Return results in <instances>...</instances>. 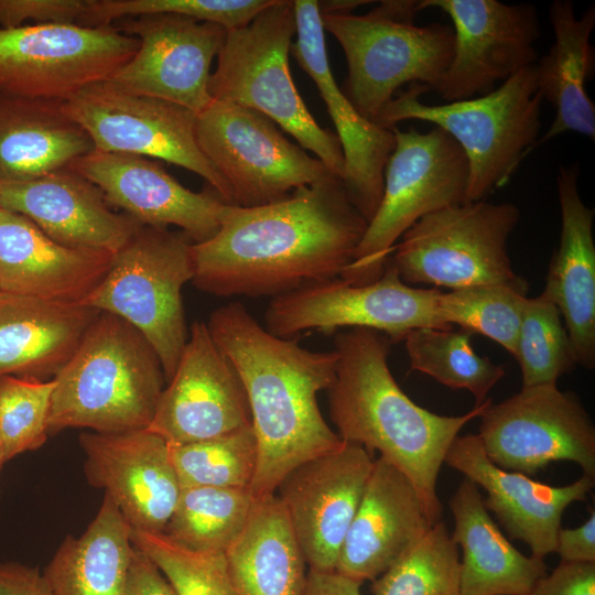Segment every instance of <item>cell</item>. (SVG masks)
I'll use <instances>...</instances> for the list:
<instances>
[{"label":"cell","mask_w":595,"mask_h":595,"mask_svg":"<svg viewBox=\"0 0 595 595\" xmlns=\"http://www.w3.org/2000/svg\"><path fill=\"white\" fill-rule=\"evenodd\" d=\"M367 225L335 175L271 204H229L218 231L192 245V281L217 296L274 298L338 278Z\"/></svg>","instance_id":"cell-1"},{"label":"cell","mask_w":595,"mask_h":595,"mask_svg":"<svg viewBox=\"0 0 595 595\" xmlns=\"http://www.w3.org/2000/svg\"><path fill=\"white\" fill-rule=\"evenodd\" d=\"M206 324L247 393L258 448L250 491L261 499L296 466L342 445L317 403L335 380L337 354L269 333L240 302L216 309Z\"/></svg>","instance_id":"cell-2"},{"label":"cell","mask_w":595,"mask_h":595,"mask_svg":"<svg viewBox=\"0 0 595 595\" xmlns=\"http://www.w3.org/2000/svg\"><path fill=\"white\" fill-rule=\"evenodd\" d=\"M391 339L361 327L335 336L336 376L328 389L329 415L343 441L364 446L399 469L418 491L432 522L441 520L436 480L462 428L491 402L458 416L431 412L399 387L388 365Z\"/></svg>","instance_id":"cell-3"},{"label":"cell","mask_w":595,"mask_h":595,"mask_svg":"<svg viewBox=\"0 0 595 595\" xmlns=\"http://www.w3.org/2000/svg\"><path fill=\"white\" fill-rule=\"evenodd\" d=\"M48 433L147 429L165 387L149 340L121 317L99 312L76 351L53 378Z\"/></svg>","instance_id":"cell-4"},{"label":"cell","mask_w":595,"mask_h":595,"mask_svg":"<svg viewBox=\"0 0 595 595\" xmlns=\"http://www.w3.org/2000/svg\"><path fill=\"white\" fill-rule=\"evenodd\" d=\"M429 90L424 85L410 84L382 109L376 123L391 129L412 119L444 130L467 160L466 202L485 201L511 178L523 158L537 147L543 99L536 64L493 91L469 99L426 105L420 96Z\"/></svg>","instance_id":"cell-5"},{"label":"cell","mask_w":595,"mask_h":595,"mask_svg":"<svg viewBox=\"0 0 595 595\" xmlns=\"http://www.w3.org/2000/svg\"><path fill=\"white\" fill-rule=\"evenodd\" d=\"M416 0H386L366 14L323 13L347 61L344 94L366 119L376 122L404 84L435 90L454 53L447 24L416 25Z\"/></svg>","instance_id":"cell-6"},{"label":"cell","mask_w":595,"mask_h":595,"mask_svg":"<svg viewBox=\"0 0 595 595\" xmlns=\"http://www.w3.org/2000/svg\"><path fill=\"white\" fill-rule=\"evenodd\" d=\"M295 32L293 1L272 0L247 25L227 31L208 90L214 100L263 113L343 178L340 142L315 121L290 73L289 53Z\"/></svg>","instance_id":"cell-7"},{"label":"cell","mask_w":595,"mask_h":595,"mask_svg":"<svg viewBox=\"0 0 595 595\" xmlns=\"http://www.w3.org/2000/svg\"><path fill=\"white\" fill-rule=\"evenodd\" d=\"M193 241L182 231L140 225L100 283L82 301L134 326L156 351L166 383L188 334L182 288L193 280Z\"/></svg>","instance_id":"cell-8"},{"label":"cell","mask_w":595,"mask_h":595,"mask_svg":"<svg viewBox=\"0 0 595 595\" xmlns=\"http://www.w3.org/2000/svg\"><path fill=\"white\" fill-rule=\"evenodd\" d=\"M392 131L396 143L380 204L339 275L354 285L380 278L397 240L419 219L466 202L468 164L450 134L437 127L424 133L413 128Z\"/></svg>","instance_id":"cell-9"},{"label":"cell","mask_w":595,"mask_h":595,"mask_svg":"<svg viewBox=\"0 0 595 595\" xmlns=\"http://www.w3.org/2000/svg\"><path fill=\"white\" fill-rule=\"evenodd\" d=\"M520 219L511 203L465 202L429 214L412 225L388 261L407 284L451 290L506 284L528 293L512 269L507 240Z\"/></svg>","instance_id":"cell-10"},{"label":"cell","mask_w":595,"mask_h":595,"mask_svg":"<svg viewBox=\"0 0 595 595\" xmlns=\"http://www.w3.org/2000/svg\"><path fill=\"white\" fill-rule=\"evenodd\" d=\"M277 126L255 109L214 99L197 115L198 145L228 183L232 205L271 204L334 175Z\"/></svg>","instance_id":"cell-11"},{"label":"cell","mask_w":595,"mask_h":595,"mask_svg":"<svg viewBox=\"0 0 595 595\" xmlns=\"http://www.w3.org/2000/svg\"><path fill=\"white\" fill-rule=\"evenodd\" d=\"M436 288H413L404 283L387 261L376 281L354 285L334 278L310 282L272 298L266 315V329L282 338L302 332L334 333L338 328H369L403 340L412 329H450L439 317Z\"/></svg>","instance_id":"cell-12"},{"label":"cell","mask_w":595,"mask_h":595,"mask_svg":"<svg viewBox=\"0 0 595 595\" xmlns=\"http://www.w3.org/2000/svg\"><path fill=\"white\" fill-rule=\"evenodd\" d=\"M139 44L112 24L0 28V94L65 101L83 87L108 79Z\"/></svg>","instance_id":"cell-13"},{"label":"cell","mask_w":595,"mask_h":595,"mask_svg":"<svg viewBox=\"0 0 595 595\" xmlns=\"http://www.w3.org/2000/svg\"><path fill=\"white\" fill-rule=\"evenodd\" d=\"M69 117L89 136L95 150L156 158L202 176L228 204V183L202 152L197 113L163 99L127 91L108 79L89 84L67 100Z\"/></svg>","instance_id":"cell-14"},{"label":"cell","mask_w":595,"mask_h":595,"mask_svg":"<svg viewBox=\"0 0 595 595\" xmlns=\"http://www.w3.org/2000/svg\"><path fill=\"white\" fill-rule=\"evenodd\" d=\"M479 418L477 435L500 468L529 476L570 461L595 478V426L574 392L556 383L522 386L512 397L490 402Z\"/></svg>","instance_id":"cell-15"},{"label":"cell","mask_w":595,"mask_h":595,"mask_svg":"<svg viewBox=\"0 0 595 595\" xmlns=\"http://www.w3.org/2000/svg\"><path fill=\"white\" fill-rule=\"evenodd\" d=\"M453 23L454 53L435 91L445 102L486 95L537 63L540 21L536 6L497 0H421Z\"/></svg>","instance_id":"cell-16"},{"label":"cell","mask_w":595,"mask_h":595,"mask_svg":"<svg viewBox=\"0 0 595 595\" xmlns=\"http://www.w3.org/2000/svg\"><path fill=\"white\" fill-rule=\"evenodd\" d=\"M112 24L139 40L136 54L108 80L132 94L202 112L213 98L210 64L225 41L219 24L170 13L125 18Z\"/></svg>","instance_id":"cell-17"},{"label":"cell","mask_w":595,"mask_h":595,"mask_svg":"<svg viewBox=\"0 0 595 595\" xmlns=\"http://www.w3.org/2000/svg\"><path fill=\"white\" fill-rule=\"evenodd\" d=\"M248 426L250 408L236 368L213 339L207 324L194 322L147 429L169 445H178Z\"/></svg>","instance_id":"cell-18"},{"label":"cell","mask_w":595,"mask_h":595,"mask_svg":"<svg viewBox=\"0 0 595 595\" xmlns=\"http://www.w3.org/2000/svg\"><path fill=\"white\" fill-rule=\"evenodd\" d=\"M364 446L336 450L292 469L275 490L310 570L336 571L374 465Z\"/></svg>","instance_id":"cell-19"},{"label":"cell","mask_w":595,"mask_h":595,"mask_svg":"<svg viewBox=\"0 0 595 595\" xmlns=\"http://www.w3.org/2000/svg\"><path fill=\"white\" fill-rule=\"evenodd\" d=\"M71 169L95 184L107 203L141 225H174L193 241L212 238L229 205L214 190L184 187L160 164L144 156L93 150Z\"/></svg>","instance_id":"cell-20"},{"label":"cell","mask_w":595,"mask_h":595,"mask_svg":"<svg viewBox=\"0 0 595 595\" xmlns=\"http://www.w3.org/2000/svg\"><path fill=\"white\" fill-rule=\"evenodd\" d=\"M293 8L296 41L291 52L327 107L344 155L342 181L351 203L369 221L380 204L385 169L394 149L392 128L364 118L338 87L328 63L318 1L295 0Z\"/></svg>","instance_id":"cell-21"},{"label":"cell","mask_w":595,"mask_h":595,"mask_svg":"<svg viewBox=\"0 0 595 595\" xmlns=\"http://www.w3.org/2000/svg\"><path fill=\"white\" fill-rule=\"evenodd\" d=\"M84 469L102 488L133 529L163 532L181 485L166 441L148 429L80 433Z\"/></svg>","instance_id":"cell-22"},{"label":"cell","mask_w":595,"mask_h":595,"mask_svg":"<svg viewBox=\"0 0 595 595\" xmlns=\"http://www.w3.org/2000/svg\"><path fill=\"white\" fill-rule=\"evenodd\" d=\"M444 463L482 487L487 493V510L512 539L523 541L531 555L540 559L555 552L565 509L584 501L594 487V477L587 475L565 486H552L500 468L489 459L477 434L456 436Z\"/></svg>","instance_id":"cell-23"},{"label":"cell","mask_w":595,"mask_h":595,"mask_svg":"<svg viewBox=\"0 0 595 595\" xmlns=\"http://www.w3.org/2000/svg\"><path fill=\"white\" fill-rule=\"evenodd\" d=\"M0 207L25 216L63 246L111 255L141 225L113 212L101 191L69 166L30 181L0 183Z\"/></svg>","instance_id":"cell-24"},{"label":"cell","mask_w":595,"mask_h":595,"mask_svg":"<svg viewBox=\"0 0 595 595\" xmlns=\"http://www.w3.org/2000/svg\"><path fill=\"white\" fill-rule=\"evenodd\" d=\"M432 526L411 482L378 457L342 545L336 571L360 583L374 581Z\"/></svg>","instance_id":"cell-25"},{"label":"cell","mask_w":595,"mask_h":595,"mask_svg":"<svg viewBox=\"0 0 595 595\" xmlns=\"http://www.w3.org/2000/svg\"><path fill=\"white\" fill-rule=\"evenodd\" d=\"M112 255L63 246L32 220L0 207V291L82 303L107 273Z\"/></svg>","instance_id":"cell-26"},{"label":"cell","mask_w":595,"mask_h":595,"mask_svg":"<svg viewBox=\"0 0 595 595\" xmlns=\"http://www.w3.org/2000/svg\"><path fill=\"white\" fill-rule=\"evenodd\" d=\"M578 166H560L556 188L561 234L543 292L559 310L570 336L576 364L595 367V242L594 208L582 201Z\"/></svg>","instance_id":"cell-27"},{"label":"cell","mask_w":595,"mask_h":595,"mask_svg":"<svg viewBox=\"0 0 595 595\" xmlns=\"http://www.w3.org/2000/svg\"><path fill=\"white\" fill-rule=\"evenodd\" d=\"M98 313L82 303L0 291V377L53 379Z\"/></svg>","instance_id":"cell-28"},{"label":"cell","mask_w":595,"mask_h":595,"mask_svg":"<svg viewBox=\"0 0 595 595\" xmlns=\"http://www.w3.org/2000/svg\"><path fill=\"white\" fill-rule=\"evenodd\" d=\"M461 545V595H528L548 574L543 559L527 556L505 537L484 505L479 487L461 483L450 500Z\"/></svg>","instance_id":"cell-29"},{"label":"cell","mask_w":595,"mask_h":595,"mask_svg":"<svg viewBox=\"0 0 595 595\" xmlns=\"http://www.w3.org/2000/svg\"><path fill=\"white\" fill-rule=\"evenodd\" d=\"M550 21L554 42L549 52L536 63L538 86L542 99L555 111L548 131L537 145L565 132H576L595 139V105L585 85L594 75L595 54L591 35L595 28V6L582 17L569 0L550 4Z\"/></svg>","instance_id":"cell-30"},{"label":"cell","mask_w":595,"mask_h":595,"mask_svg":"<svg viewBox=\"0 0 595 595\" xmlns=\"http://www.w3.org/2000/svg\"><path fill=\"white\" fill-rule=\"evenodd\" d=\"M93 150L64 101L0 94V183L43 176Z\"/></svg>","instance_id":"cell-31"},{"label":"cell","mask_w":595,"mask_h":595,"mask_svg":"<svg viewBox=\"0 0 595 595\" xmlns=\"http://www.w3.org/2000/svg\"><path fill=\"white\" fill-rule=\"evenodd\" d=\"M236 595H303L306 561L275 494L256 499L239 536L224 552Z\"/></svg>","instance_id":"cell-32"},{"label":"cell","mask_w":595,"mask_h":595,"mask_svg":"<svg viewBox=\"0 0 595 595\" xmlns=\"http://www.w3.org/2000/svg\"><path fill=\"white\" fill-rule=\"evenodd\" d=\"M132 528L104 496L84 533L67 536L42 572L53 595H126Z\"/></svg>","instance_id":"cell-33"},{"label":"cell","mask_w":595,"mask_h":595,"mask_svg":"<svg viewBox=\"0 0 595 595\" xmlns=\"http://www.w3.org/2000/svg\"><path fill=\"white\" fill-rule=\"evenodd\" d=\"M255 502L249 488L182 487L163 532L188 549L224 553L242 531Z\"/></svg>","instance_id":"cell-34"},{"label":"cell","mask_w":595,"mask_h":595,"mask_svg":"<svg viewBox=\"0 0 595 595\" xmlns=\"http://www.w3.org/2000/svg\"><path fill=\"white\" fill-rule=\"evenodd\" d=\"M472 333L465 329L422 327L403 338L410 369L423 372L452 389L468 390L480 405L505 376L504 366L475 353Z\"/></svg>","instance_id":"cell-35"},{"label":"cell","mask_w":595,"mask_h":595,"mask_svg":"<svg viewBox=\"0 0 595 595\" xmlns=\"http://www.w3.org/2000/svg\"><path fill=\"white\" fill-rule=\"evenodd\" d=\"M374 595H461L457 544L440 520L372 581Z\"/></svg>","instance_id":"cell-36"},{"label":"cell","mask_w":595,"mask_h":595,"mask_svg":"<svg viewBox=\"0 0 595 595\" xmlns=\"http://www.w3.org/2000/svg\"><path fill=\"white\" fill-rule=\"evenodd\" d=\"M169 448L181 488L250 489L258 461L252 426Z\"/></svg>","instance_id":"cell-37"},{"label":"cell","mask_w":595,"mask_h":595,"mask_svg":"<svg viewBox=\"0 0 595 595\" xmlns=\"http://www.w3.org/2000/svg\"><path fill=\"white\" fill-rule=\"evenodd\" d=\"M527 293L506 284H482L441 292L437 312L441 322L456 324L498 343L512 356Z\"/></svg>","instance_id":"cell-38"},{"label":"cell","mask_w":595,"mask_h":595,"mask_svg":"<svg viewBox=\"0 0 595 595\" xmlns=\"http://www.w3.org/2000/svg\"><path fill=\"white\" fill-rule=\"evenodd\" d=\"M513 357L520 366L522 386L556 383L576 365L561 314L542 294L526 300Z\"/></svg>","instance_id":"cell-39"},{"label":"cell","mask_w":595,"mask_h":595,"mask_svg":"<svg viewBox=\"0 0 595 595\" xmlns=\"http://www.w3.org/2000/svg\"><path fill=\"white\" fill-rule=\"evenodd\" d=\"M131 540L161 570L177 595H236L224 553L195 551L164 532L133 528Z\"/></svg>","instance_id":"cell-40"},{"label":"cell","mask_w":595,"mask_h":595,"mask_svg":"<svg viewBox=\"0 0 595 595\" xmlns=\"http://www.w3.org/2000/svg\"><path fill=\"white\" fill-rule=\"evenodd\" d=\"M54 386V379L0 377V442L7 461L45 443Z\"/></svg>","instance_id":"cell-41"},{"label":"cell","mask_w":595,"mask_h":595,"mask_svg":"<svg viewBox=\"0 0 595 595\" xmlns=\"http://www.w3.org/2000/svg\"><path fill=\"white\" fill-rule=\"evenodd\" d=\"M272 0H88L84 26L143 14L170 13L221 25L227 31L247 25Z\"/></svg>","instance_id":"cell-42"},{"label":"cell","mask_w":595,"mask_h":595,"mask_svg":"<svg viewBox=\"0 0 595 595\" xmlns=\"http://www.w3.org/2000/svg\"><path fill=\"white\" fill-rule=\"evenodd\" d=\"M88 0H0V28L32 24L84 26Z\"/></svg>","instance_id":"cell-43"},{"label":"cell","mask_w":595,"mask_h":595,"mask_svg":"<svg viewBox=\"0 0 595 595\" xmlns=\"http://www.w3.org/2000/svg\"><path fill=\"white\" fill-rule=\"evenodd\" d=\"M528 595H595V562L561 561Z\"/></svg>","instance_id":"cell-44"},{"label":"cell","mask_w":595,"mask_h":595,"mask_svg":"<svg viewBox=\"0 0 595 595\" xmlns=\"http://www.w3.org/2000/svg\"><path fill=\"white\" fill-rule=\"evenodd\" d=\"M126 595H177L161 570L134 547L129 564Z\"/></svg>","instance_id":"cell-45"},{"label":"cell","mask_w":595,"mask_h":595,"mask_svg":"<svg viewBox=\"0 0 595 595\" xmlns=\"http://www.w3.org/2000/svg\"><path fill=\"white\" fill-rule=\"evenodd\" d=\"M556 553L564 562H595V511L577 528H560Z\"/></svg>","instance_id":"cell-46"},{"label":"cell","mask_w":595,"mask_h":595,"mask_svg":"<svg viewBox=\"0 0 595 595\" xmlns=\"http://www.w3.org/2000/svg\"><path fill=\"white\" fill-rule=\"evenodd\" d=\"M0 595H53L36 567L18 562H0Z\"/></svg>","instance_id":"cell-47"},{"label":"cell","mask_w":595,"mask_h":595,"mask_svg":"<svg viewBox=\"0 0 595 595\" xmlns=\"http://www.w3.org/2000/svg\"><path fill=\"white\" fill-rule=\"evenodd\" d=\"M360 585L337 571L309 569L303 595H360Z\"/></svg>","instance_id":"cell-48"},{"label":"cell","mask_w":595,"mask_h":595,"mask_svg":"<svg viewBox=\"0 0 595 595\" xmlns=\"http://www.w3.org/2000/svg\"><path fill=\"white\" fill-rule=\"evenodd\" d=\"M372 1L367 0H331V1H318V8L321 14L323 13H349L354 9L371 3Z\"/></svg>","instance_id":"cell-49"},{"label":"cell","mask_w":595,"mask_h":595,"mask_svg":"<svg viewBox=\"0 0 595 595\" xmlns=\"http://www.w3.org/2000/svg\"><path fill=\"white\" fill-rule=\"evenodd\" d=\"M6 456H4V452H3V447H2V444L0 442V470H1V467L3 465V463L6 462Z\"/></svg>","instance_id":"cell-50"}]
</instances>
